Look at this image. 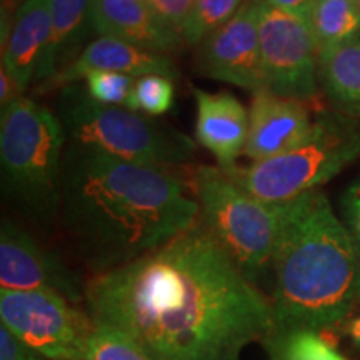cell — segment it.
Here are the masks:
<instances>
[{
  "label": "cell",
  "mask_w": 360,
  "mask_h": 360,
  "mask_svg": "<svg viewBox=\"0 0 360 360\" xmlns=\"http://www.w3.org/2000/svg\"><path fill=\"white\" fill-rule=\"evenodd\" d=\"M92 321L150 360H240L274 332L272 304L197 222L150 254L85 283Z\"/></svg>",
  "instance_id": "1"
},
{
  "label": "cell",
  "mask_w": 360,
  "mask_h": 360,
  "mask_svg": "<svg viewBox=\"0 0 360 360\" xmlns=\"http://www.w3.org/2000/svg\"><path fill=\"white\" fill-rule=\"evenodd\" d=\"M60 217L96 274L150 254L200 219V207L177 175L67 142Z\"/></svg>",
  "instance_id": "2"
},
{
  "label": "cell",
  "mask_w": 360,
  "mask_h": 360,
  "mask_svg": "<svg viewBox=\"0 0 360 360\" xmlns=\"http://www.w3.org/2000/svg\"><path fill=\"white\" fill-rule=\"evenodd\" d=\"M272 269L270 339L334 328L360 309V250L322 192L292 202Z\"/></svg>",
  "instance_id": "3"
},
{
  "label": "cell",
  "mask_w": 360,
  "mask_h": 360,
  "mask_svg": "<svg viewBox=\"0 0 360 360\" xmlns=\"http://www.w3.org/2000/svg\"><path fill=\"white\" fill-rule=\"evenodd\" d=\"M67 135L58 115L20 96L0 115V172L8 200L37 220L60 212Z\"/></svg>",
  "instance_id": "4"
},
{
  "label": "cell",
  "mask_w": 360,
  "mask_h": 360,
  "mask_svg": "<svg viewBox=\"0 0 360 360\" xmlns=\"http://www.w3.org/2000/svg\"><path fill=\"white\" fill-rule=\"evenodd\" d=\"M200 224L250 282L272 265L289 222L292 202H264L242 191L219 167L202 165L193 177Z\"/></svg>",
  "instance_id": "5"
},
{
  "label": "cell",
  "mask_w": 360,
  "mask_h": 360,
  "mask_svg": "<svg viewBox=\"0 0 360 360\" xmlns=\"http://www.w3.org/2000/svg\"><path fill=\"white\" fill-rule=\"evenodd\" d=\"M58 102V119L69 143L160 169L186 164L195 154V142L180 130L127 107L94 102L74 85L64 87Z\"/></svg>",
  "instance_id": "6"
},
{
  "label": "cell",
  "mask_w": 360,
  "mask_h": 360,
  "mask_svg": "<svg viewBox=\"0 0 360 360\" xmlns=\"http://www.w3.org/2000/svg\"><path fill=\"white\" fill-rule=\"evenodd\" d=\"M360 157V130L340 114H321L299 146L247 169L225 172L255 199L290 202L317 191Z\"/></svg>",
  "instance_id": "7"
},
{
  "label": "cell",
  "mask_w": 360,
  "mask_h": 360,
  "mask_svg": "<svg viewBox=\"0 0 360 360\" xmlns=\"http://www.w3.org/2000/svg\"><path fill=\"white\" fill-rule=\"evenodd\" d=\"M0 322L47 360H82L92 317L49 290L0 289Z\"/></svg>",
  "instance_id": "8"
},
{
  "label": "cell",
  "mask_w": 360,
  "mask_h": 360,
  "mask_svg": "<svg viewBox=\"0 0 360 360\" xmlns=\"http://www.w3.org/2000/svg\"><path fill=\"white\" fill-rule=\"evenodd\" d=\"M259 37L265 89L295 101L314 97L319 51L309 20L260 0Z\"/></svg>",
  "instance_id": "9"
},
{
  "label": "cell",
  "mask_w": 360,
  "mask_h": 360,
  "mask_svg": "<svg viewBox=\"0 0 360 360\" xmlns=\"http://www.w3.org/2000/svg\"><path fill=\"white\" fill-rule=\"evenodd\" d=\"M259 4L249 0L227 24L199 47V70L205 77L257 92L265 89L259 37Z\"/></svg>",
  "instance_id": "10"
},
{
  "label": "cell",
  "mask_w": 360,
  "mask_h": 360,
  "mask_svg": "<svg viewBox=\"0 0 360 360\" xmlns=\"http://www.w3.org/2000/svg\"><path fill=\"white\" fill-rule=\"evenodd\" d=\"M0 289L56 292L72 304L85 299L77 274L7 219L0 227Z\"/></svg>",
  "instance_id": "11"
},
{
  "label": "cell",
  "mask_w": 360,
  "mask_h": 360,
  "mask_svg": "<svg viewBox=\"0 0 360 360\" xmlns=\"http://www.w3.org/2000/svg\"><path fill=\"white\" fill-rule=\"evenodd\" d=\"M302 101L281 97L267 89L254 92L249 109V134L244 154L252 162L277 157L299 146L312 130Z\"/></svg>",
  "instance_id": "12"
},
{
  "label": "cell",
  "mask_w": 360,
  "mask_h": 360,
  "mask_svg": "<svg viewBox=\"0 0 360 360\" xmlns=\"http://www.w3.org/2000/svg\"><path fill=\"white\" fill-rule=\"evenodd\" d=\"M90 72H117L135 79L150 74L165 75L169 79L179 75L174 60L165 53L146 51L114 37H97L85 45L70 65L40 85V89H64L85 79Z\"/></svg>",
  "instance_id": "13"
},
{
  "label": "cell",
  "mask_w": 360,
  "mask_h": 360,
  "mask_svg": "<svg viewBox=\"0 0 360 360\" xmlns=\"http://www.w3.org/2000/svg\"><path fill=\"white\" fill-rule=\"evenodd\" d=\"M90 24L98 37H114L165 56L182 51L186 42L141 0H92Z\"/></svg>",
  "instance_id": "14"
},
{
  "label": "cell",
  "mask_w": 360,
  "mask_h": 360,
  "mask_svg": "<svg viewBox=\"0 0 360 360\" xmlns=\"http://www.w3.org/2000/svg\"><path fill=\"white\" fill-rule=\"evenodd\" d=\"M197 105L195 141L217 160L219 169L229 172L244 154L249 134V110L231 92H205L192 89Z\"/></svg>",
  "instance_id": "15"
},
{
  "label": "cell",
  "mask_w": 360,
  "mask_h": 360,
  "mask_svg": "<svg viewBox=\"0 0 360 360\" xmlns=\"http://www.w3.org/2000/svg\"><path fill=\"white\" fill-rule=\"evenodd\" d=\"M51 27V0H25L2 37V69L12 75L20 92L34 82Z\"/></svg>",
  "instance_id": "16"
},
{
  "label": "cell",
  "mask_w": 360,
  "mask_h": 360,
  "mask_svg": "<svg viewBox=\"0 0 360 360\" xmlns=\"http://www.w3.org/2000/svg\"><path fill=\"white\" fill-rule=\"evenodd\" d=\"M90 7L92 0H51V39L40 58L34 82L45 84L79 57L87 27L92 29Z\"/></svg>",
  "instance_id": "17"
},
{
  "label": "cell",
  "mask_w": 360,
  "mask_h": 360,
  "mask_svg": "<svg viewBox=\"0 0 360 360\" xmlns=\"http://www.w3.org/2000/svg\"><path fill=\"white\" fill-rule=\"evenodd\" d=\"M319 80L337 109L360 114V34L319 56Z\"/></svg>",
  "instance_id": "18"
},
{
  "label": "cell",
  "mask_w": 360,
  "mask_h": 360,
  "mask_svg": "<svg viewBox=\"0 0 360 360\" xmlns=\"http://www.w3.org/2000/svg\"><path fill=\"white\" fill-rule=\"evenodd\" d=\"M309 24L321 56L360 34L359 0H317Z\"/></svg>",
  "instance_id": "19"
},
{
  "label": "cell",
  "mask_w": 360,
  "mask_h": 360,
  "mask_svg": "<svg viewBox=\"0 0 360 360\" xmlns=\"http://www.w3.org/2000/svg\"><path fill=\"white\" fill-rule=\"evenodd\" d=\"M276 360H349L321 332L292 330L269 340Z\"/></svg>",
  "instance_id": "20"
},
{
  "label": "cell",
  "mask_w": 360,
  "mask_h": 360,
  "mask_svg": "<svg viewBox=\"0 0 360 360\" xmlns=\"http://www.w3.org/2000/svg\"><path fill=\"white\" fill-rule=\"evenodd\" d=\"M244 0H195L184 40L188 45H200L215 30L227 24L244 6Z\"/></svg>",
  "instance_id": "21"
},
{
  "label": "cell",
  "mask_w": 360,
  "mask_h": 360,
  "mask_svg": "<svg viewBox=\"0 0 360 360\" xmlns=\"http://www.w3.org/2000/svg\"><path fill=\"white\" fill-rule=\"evenodd\" d=\"M175 89L172 79L165 75H142L134 82L127 109L147 117H159L172 109Z\"/></svg>",
  "instance_id": "22"
},
{
  "label": "cell",
  "mask_w": 360,
  "mask_h": 360,
  "mask_svg": "<svg viewBox=\"0 0 360 360\" xmlns=\"http://www.w3.org/2000/svg\"><path fill=\"white\" fill-rule=\"evenodd\" d=\"M96 323V322H94ZM82 360H150L115 328L96 323Z\"/></svg>",
  "instance_id": "23"
},
{
  "label": "cell",
  "mask_w": 360,
  "mask_h": 360,
  "mask_svg": "<svg viewBox=\"0 0 360 360\" xmlns=\"http://www.w3.org/2000/svg\"><path fill=\"white\" fill-rule=\"evenodd\" d=\"M85 92L102 105L127 107L135 77L117 72H90L85 75Z\"/></svg>",
  "instance_id": "24"
},
{
  "label": "cell",
  "mask_w": 360,
  "mask_h": 360,
  "mask_svg": "<svg viewBox=\"0 0 360 360\" xmlns=\"http://www.w3.org/2000/svg\"><path fill=\"white\" fill-rule=\"evenodd\" d=\"M195 0H148V7L169 29L184 37V30L191 19Z\"/></svg>",
  "instance_id": "25"
},
{
  "label": "cell",
  "mask_w": 360,
  "mask_h": 360,
  "mask_svg": "<svg viewBox=\"0 0 360 360\" xmlns=\"http://www.w3.org/2000/svg\"><path fill=\"white\" fill-rule=\"evenodd\" d=\"M344 224L360 250V177L345 188L340 199Z\"/></svg>",
  "instance_id": "26"
},
{
  "label": "cell",
  "mask_w": 360,
  "mask_h": 360,
  "mask_svg": "<svg viewBox=\"0 0 360 360\" xmlns=\"http://www.w3.org/2000/svg\"><path fill=\"white\" fill-rule=\"evenodd\" d=\"M0 360H47L42 354L20 340L11 328L0 326Z\"/></svg>",
  "instance_id": "27"
},
{
  "label": "cell",
  "mask_w": 360,
  "mask_h": 360,
  "mask_svg": "<svg viewBox=\"0 0 360 360\" xmlns=\"http://www.w3.org/2000/svg\"><path fill=\"white\" fill-rule=\"evenodd\" d=\"M265 2L277 8H282V11L285 12L304 17V19L309 20L310 12H312V8L317 0H265Z\"/></svg>",
  "instance_id": "28"
},
{
  "label": "cell",
  "mask_w": 360,
  "mask_h": 360,
  "mask_svg": "<svg viewBox=\"0 0 360 360\" xmlns=\"http://www.w3.org/2000/svg\"><path fill=\"white\" fill-rule=\"evenodd\" d=\"M25 0H2V37L7 34L13 17Z\"/></svg>",
  "instance_id": "29"
},
{
  "label": "cell",
  "mask_w": 360,
  "mask_h": 360,
  "mask_svg": "<svg viewBox=\"0 0 360 360\" xmlns=\"http://www.w3.org/2000/svg\"><path fill=\"white\" fill-rule=\"evenodd\" d=\"M349 335L360 347V317L354 319V321L349 323Z\"/></svg>",
  "instance_id": "30"
},
{
  "label": "cell",
  "mask_w": 360,
  "mask_h": 360,
  "mask_svg": "<svg viewBox=\"0 0 360 360\" xmlns=\"http://www.w3.org/2000/svg\"><path fill=\"white\" fill-rule=\"evenodd\" d=\"M141 2H143V4H147V6H148V0H141Z\"/></svg>",
  "instance_id": "31"
},
{
  "label": "cell",
  "mask_w": 360,
  "mask_h": 360,
  "mask_svg": "<svg viewBox=\"0 0 360 360\" xmlns=\"http://www.w3.org/2000/svg\"><path fill=\"white\" fill-rule=\"evenodd\" d=\"M359 4H360V0H359Z\"/></svg>",
  "instance_id": "32"
}]
</instances>
